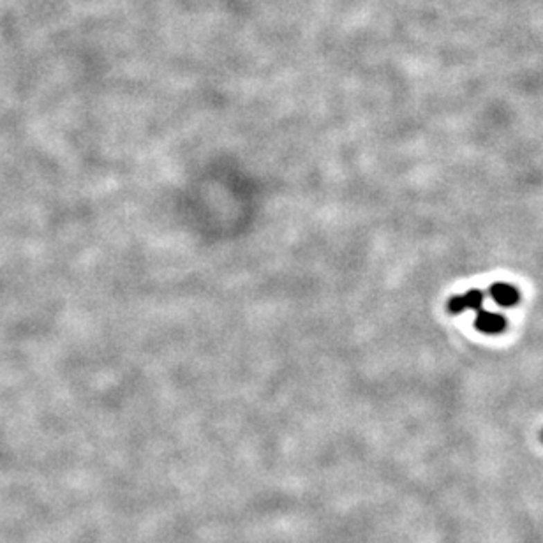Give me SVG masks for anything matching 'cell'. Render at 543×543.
Here are the masks:
<instances>
[{
    "mask_svg": "<svg viewBox=\"0 0 543 543\" xmlns=\"http://www.w3.org/2000/svg\"><path fill=\"white\" fill-rule=\"evenodd\" d=\"M481 303H483V293L480 290H470L461 296H452L450 302H448V309H450L452 314H459L465 309L480 310Z\"/></svg>",
    "mask_w": 543,
    "mask_h": 543,
    "instance_id": "7a4b0ae2",
    "label": "cell"
},
{
    "mask_svg": "<svg viewBox=\"0 0 543 543\" xmlns=\"http://www.w3.org/2000/svg\"><path fill=\"white\" fill-rule=\"evenodd\" d=\"M490 296L494 299V302L499 303L503 307H512L519 303L520 293L515 286L508 283H496L490 286Z\"/></svg>",
    "mask_w": 543,
    "mask_h": 543,
    "instance_id": "3957f363",
    "label": "cell"
},
{
    "mask_svg": "<svg viewBox=\"0 0 543 543\" xmlns=\"http://www.w3.org/2000/svg\"><path fill=\"white\" fill-rule=\"evenodd\" d=\"M474 326H477V330L483 332V334H501V332L506 328V319H504V316L490 312V310H478Z\"/></svg>",
    "mask_w": 543,
    "mask_h": 543,
    "instance_id": "6da1fadb",
    "label": "cell"
}]
</instances>
